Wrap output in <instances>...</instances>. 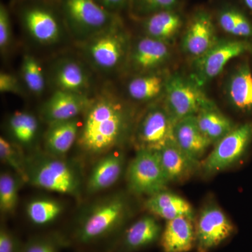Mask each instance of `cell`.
Listing matches in <instances>:
<instances>
[{"label":"cell","instance_id":"obj_1","mask_svg":"<svg viewBox=\"0 0 252 252\" xmlns=\"http://www.w3.org/2000/svg\"><path fill=\"white\" fill-rule=\"evenodd\" d=\"M130 124L126 106L112 94H102L84 112L78 144L90 155L108 153L124 140Z\"/></svg>","mask_w":252,"mask_h":252},{"label":"cell","instance_id":"obj_2","mask_svg":"<svg viewBox=\"0 0 252 252\" xmlns=\"http://www.w3.org/2000/svg\"><path fill=\"white\" fill-rule=\"evenodd\" d=\"M127 209L121 194L102 199L79 219L70 234L64 235L67 245L87 248L115 237L125 221Z\"/></svg>","mask_w":252,"mask_h":252},{"label":"cell","instance_id":"obj_3","mask_svg":"<svg viewBox=\"0 0 252 252\" xmlns=\"http://www.w3.org/2000/svg\"><path fill=\"white\" fill-rule=\"evenodd\" d=\"M27 176L28 182L38 188L75 197L80 193V172L60 157L46 154L27 158Z\"/></svg>","mask_w":252,"mask_h":252},{"label":"cell","instance_id":"obj_4","mask_svg":"<svg viewBox=\"0 0 252 252\" xmlns=\"http://www.w3.org/2000/svg\"><path fill=\"white\" fill-rule=\"evenodd\" d=\"M81 44L86 59L96 69L104 72L120 67L130 49L128 34L121 21Z\"/></svg>","mask_w":252,"mask_h":252},{"label":"cell","instance_id":"obj_5","mask_svg":"<svg viewBox=\"0 0 252 252\" xmlns=\"http://www.w3.org/2000/svg\"><path fill=\"white\" fill-rule=\"evenodd\" d=\"M62 11L66 26L81 42L120 21L94 0H63Z\"/></svg>","mask_w":252,"mask_h":252},{"label":"cell","instance_id":"obj_6","mask_svg":"<svg viewBox=\"0 0 252 252\" xmlns=\"http://www.w3.org/2000/svg\"><path fill=\"white\" fill-rule=\"evenodd\" d=\"M165 94V108L175 124L215 104L193 79L177 73L167 77Z\"/></svg>","mask_w":252,"mask_h":252},{"label":"cell","instance_id":"obj_7","mask_svg":"<svg viewBox=\"0 0 252 252\" xmlns=\"http://www.w3.org/2000/svg\"><path fill=\"white\" fill-rule=\"evenodd\" d=\"M127 185L137 195H155L166 190L169 182L157 151L137 149V154L129 164Z\"/></svg>","mask_w":252,"mask_h":252},{"label":"cell","instance_id":"obj_8","mask_svg":"<svg viewBox=\"0 0 252 252\" xmlns=\"http://www.w3.org/2000/svg\"><path fill=\"white\" fill-rule=\"evenodd\" d=\"M252 140V122L235 127L215 144L201 163L205 174L223 171L238 162L248 150Z\"/></svg>","mask_w":252,"mask_h":252},{"label":"cell","instance_id":"obj_9","mask_svg":"<svg viewBox=\"0 0 252 252\" xmlns=\"http://www.w3.org/2000/svg\"><path fill=\"white\" fill-rule=\"evenodd\" d=\"M252 49V46L248 41L219 40L203 56L194 60L191 79L201 87L217 77L230 61Z\"/></svg>","mask_w":252,"mask_h":252},{"label":"cell","instance_id":"obj_10","mask_svg":"<svg viewBox=\"0 0 252 252\" xmlns=\"http://www.w3.org/2000/svg\"><path fill=\"white\" fill-rule=\"evenodd\" d=\"M235 233V226L217 205H210L200 212L195 226L197 252H210Z\"/></svg>","mask_w":252,"mask_h":252},{"label":"cell","instance_id":"obj_11","mask_svg":"<svg viewBox=\"0 0 252 252\" xmlns=\"http://www.w3.org/2000/svg\"><path fill=\"white\" fill-rule=\"evenodd\" d=\"M175 122L165 107L155 106L144 114L137 132V149L159 151L169 142L174 141Z\"/></svg>","mask_w":252,"mask_h":252},{"label":"cell","instance_id":"obj_12","mask_svg":"<svg viewBox=\"0 0 252 252\" xmlns=\"http://www.w3.org/2000/svg\"><path fill=\"white\" fill-rule=\"evenodd\" d=\"M218 41L211 15L200 10L189 21L182 38V49L195 60L203 56Z\"/></svg>","mask_w":252,"mask_h":252},{"label":"cell","instance_id":"obj_13","mask_svg":"<svg viewBox=\"0 0 252 252\" xmlns=\"http://www.w3.org/2000/svg\"><path fill=\"white\" fill-rule=\"evenodd\" d=\"M21 20L28 34L39 44H54L62 38V25L57 16L48 8L28 7L23 11Z\"/></svg>","mask_w":252,"mask_h":252},{"label":"cell","instance_id":"obj_14","mask_svg":"<svg viewBox=\"0 0 252 252\" xmlns=\"http://www.w3.org/2000/svg\"><path fill=\"white\" fill-rule=\"evenodd\" d=\"M170 57L168 43L144 36L130 49L127 60L130 67L139 74L154 72Z\"/></svg>","mask_w":252,"mask_h":252},{"label":"cell","instance_id":"obj_15","mask_svg":"<svg viewBox=\"0 0 252 252\" xmlns=\"http://www.w3.org/2000/svg\"><path fill=\"white\" fill-rule=\"evenodd\" d=\"M162 227L154 217L136 220L117 239L110 252H137L160 240Z\"/></svg>","mask_w":252,"mask_h":252},{"label":"cell","instance_id":"obj_16","mask_svg":"<svg viewBox=\"0 0 252 252\" xmlns=\"http://www.w3.org/2000/svg\"><path fill=\"white\" fill-rule=\"evenodd\" d=\"M90 102L85 94L56 90L43 104L41 114L49 124L71 120L85 112Z\"/></svg>","mask_w":252,"mask_h":252},{"label":"cell","instance_id":"obj_17","mask_svg":"<svg viewBox=\"0 0 252 252\" xmlns=\"http://www.w3.org/2000/svg\"><path fill=\"white\" fill-rule=\"evenodd\" d=\"M125 165L124 153L111 151L94 165L87 182L89 193H95L113 187L119 181Z\"/></svg>","mask_w":252,"mask_h":252},{"label":"cell","instance_id":"obj_18","mask_svg":"<svg viewBox=\"0 0 252 252\" xmlns=\"http://www.w3.org/2000/svg\"><path fill=\"white\" fill-rule=\"evenodd\" d=\"M173 137L174 142L185 154L199 162L212 144L199 129L195 116L175 123Z\"/></svg>","mask_w":252,"mask_h":252},{"label":"cell","instance_id":"obj_19","mask_svg":"<svg viewBox=\"0 0 252 252\" xmlns=\"http://www.w3.org/2000/svg\"><path fill=\"white\" fill-rule=\"evenodd\" d=\"M53 83L57 90L85 94L90 86V78L80 63L70 59L56 63L52 72Z\"/></svg>","mask_w":252,"mask_h":252},{"label":"cell","instance_id":"obj_20","mask_svg":"<svg viewBox=\"0 0 252 252\" xmlns=\"http://www.w3.org/2000/svg\"><path fill=\"white\" fill-rule=\"evenodd\" d=\"M195 240L193 220L179 217L167 220L160 244L163 252H189L195 247Z\"/></svg>","mask_w":252,"mask_h":252},{"label":"cell","instance_id":"obj_21","mask_svg":"<svg viewBox=\"0 0 252 252\" xmlns=\"http://www.w3.org/2000/svg\"><path fill=\"white\" fill-rule=\"evenodd\" d=\"M158 153L169 182L186 180L194 173L200 164L185 154L174 141L158 151Z\"/></svg>","mask_w":252,"mask_h":252},{"label":"cell","instance_id":"obj_22","mask_svg":"<svg viewBox=\"0 0 252 252\" xmlns=\"http://www.w3.org/2000/svg\"><path fill=\"white\" fill-rule=\"evenodd\" d=\"M80 128L77 118L50 124L44 138L46 154L60 158L65 155L77 142Z\"/></svg>","mask_w":252,"mask_h":252},{"label":"cell","instance_id":"obj_23","mask_svg":"<svg viewBox=\"0 0 252 252\" xmlns=\"http://www.w3.org/2000/svg\"><path fill=\"white\" fill-rule=\"evenodd\" d=\"M145 207L156 216L167 220L179 217H187L193 220L191 205L188 201L166 190L149 196Z\"/></svg>","mask_w":252,"mask_h":252},{"label":"cell","instance_id":"obj_24","mask_svg":"<svg viewBox=\"0 0 252 252\" xmlns=\"http://www.w3.org/2000/svg\"><path fill=\"white\" fill-rule=\"evenodd\" d=\"M183 26V18L175 10L158 11L144 19L145 36L158 40L169 41L175 39Z\"/></svg>","mask_w":252,"mask_h":252},{"label":"cell","instance_id":"obj_25","mask_svg":"<svg viewBox=\"0 0 252 252\" xmlns=\"http://www.w3.org/2000/svg\"><path fill=\"white\" fill-rule=\"evenodd\" d=\"M195 117L199 129L212 144H216L236 127L215 104L202 109Z\"/></svg>","mask_w":252,"mask_h":252},{"label":"cell","instance_id":"obj_26","mask_svg":"<svg viewBox=\"0 0 252 252\" xmlns=\"http://www.w3.org/2000/svg\"><path fill=\"white\" fill-rule=\"evenodd\" d=\"M227 94L235 108L252 110V74L248 65L240 66L230 78Z\"/></svg>","mask_w":252,"mask_h":252},{"label":"cell","instance_id":"obj_27","mask_svg":"<svg viewBox=\"0 0 252 252\" xmlns=\"http://www.w3.org/2000/svg\"><path fill=\"white\" fill-rule=\"evenodd\" d=\"M167 79L158 73L139 74L127 84V94L130 98L137 102L153 100L165 92Z\"/></svg>","mask_w":252,"mask_h":252},{"label":"cell","instance_id":"obj_28","mask_svg":"<svg viewBox=\"0 0 252 252\" xmlns=\"http://www.w3.org/2000/svg\"><path fill=\"white\" fill-rule=\"evenodd\" d=\"M64 207L59 200L50 198H38L30 202L26 207L28 220L36 226H46L54 223L61 214Z\"/></svg>","mask_w":252,"mask_h":252},{"label":"cell","instance_id":"obj_29","mask_svg":"<svg viewBox=\"0 0 252 252\" xmlns=\"http://www.w3.org/2000/svg\"><path fill=\"white\" fill-rule=\"evenodd\" d=\"M8 126L10 133L15 140L23 145L32 143L39 128L37 119L27 112H16L11 114Z\"/></svg>","mask_w":252,"mask_h":252},{"label":"cell","instance_id":"obj_30","mask_svg":"<svg viewBox=\"0 0 252 252\" xmlns=\"http://www.w3.org/2000/svg\"><path fill=\"white\" fill-rule=\"evenodd\" d=\"M21 182H24L15 173L3 172L0 175V210L3 215H11L16 210Z\"/></svg>","mask_w":252,"mask_h":252},{"label":"cell","instance_id":"obj_31","mask_svg":"<svg viewBox=\"0 0 252 252\" xmlns=\"http://www.w3.org/2000/svg\"><path fill=\"white\" fill-rule=\"evenodd\" d=\"M21 76L26 88L35 95H41L45 90L44 70L40 63L32 55L23 56Z\"/></svg>","mask_w":252,"mask_h":252},{"label":"cell","instance_id":"obj_32","mask_svg":"<svg viewBox=\"0 0 252 252\" xmlns=\"http://www.w3.org/2000/svg\"><path fill=\"white\" fill-rule=\"evenodd\" d=\"M0 158L14 171L24 182H28L27 158L23 156L17 146L0 137Z\"/></svg>","mask_w":252,"mask_h":252},{"label":"cell","instance_id":"obj_33","mask_svg":"<svg viewBox=\"0 0 252 252\" xmlns=\"http://www.w3.org/2000/svg\"><path fill=\"white\" fill-rule=\"evenodd\" d=\"M68 246L64 235L60 233H49L34 235L23 243L22 252H61Z\"/></svg>","mask_w":252,"mask_h":252},{"label":"cell","instance_id":"obj_34","mask_svg":"<svg viewBox=\"0 0 252 252\" xmlns=\"http://www.w3.org/2000/svg\"><path fill=\"white\" fill-rule=\"evenodd\" d=\"M136 14L147 16L165 10H175L178 0H130Z\"/></svg>","mask_w":252,"mask_h":252},{"label":"cell","instance_id":"obj_35","mask_svg":"<svg viewBox=\"0 0 252 252\" xmlns=\"http://www.w3.org/2000/svg\"><path fill=\"white\" fill-rule=\"evenodd\" d=\"M243 13L231 6L223 8L218 14L217 21L220 28L225 32L236 36L239 21Z\"/></svg>","mask_w":252,"mask_h":252},{"label":"cell","instance_id":"obj_36","mask_svg":"<svg viewBox=\"0 0 252 252\" xmlns=\"http://www.w3.org/2000/svg\"><path fill=\"white\" fill-rule=\"evenodd\" d=\"M12 39V28L9 11L4 4L0 5V49L4 52Z\"/></svg>","mask_w":252,"mask_h":252},{"label":"cell","instance_id":"obj_37","mask_svg":"<svg viewBox=\"0 0 252 252\" xmlns=\"http://www.w3.org/2000/svg\"><path fill=\"white\" fill-rule=\"evenodd\" d=\"M23 243L5 225L0 228V252H22Z\"/></svg>","mask_w":252,"mask_h":252},{"label":"cell","instance_id":"obj_38","mask_svg":"<svg viewBox=\"0 0 252 252\" xmlns=\"http://www.w3.org/2000/svg\"><path fill=\"white\" fill-rule=\"evenodd\" d=\"M0 92L9 93L21 95L23 94V88L17 77L9 73L0 74Z\"/></svg>","mask_w":252,"mask_h":252},{"label":"cell","instance_id":"obj_39","mask_svg":"<svg viewBox=\"0 0 252 252\" xmlns=\"http://www.w3.org/2000/svg\"><path fill=\"white\" fill-rule=\"evenodd\" d=\"M99 6L109 12L117 14L130 4V0H94Z\"/></svg>","mask_w":252,"mask_h":252},{"label":"cell","instance_id":"obj_40","mask_svg":"<svg viewBox=\"0 0 252 252\" xmlns=\"http://www.w3.org/2000/svg\"><path fill=\"white\" fill-rule=\"evenodd\" d=\"M243 1L247 8L252 12V0H243Z\"/></svg>","mask_w":252,"mask_h":252}]
</instances>
